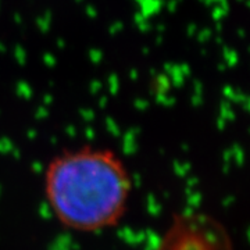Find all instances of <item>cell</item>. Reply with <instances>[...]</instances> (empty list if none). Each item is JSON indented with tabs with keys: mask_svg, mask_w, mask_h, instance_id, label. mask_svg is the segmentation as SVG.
<instances>
[{
	"mask_svg": "<svg viewBox=\"0 0 250 250\" xmlns=\"http://www.w3.org/2000/svg\"><path fill=\"white\" fill-rule=\"evenodd\" d=\"M131 192L129 171L107 147L65 150L46 167V200L59 223L78 232L117 225L126 213Z\"/></svg>",
	"mask_w": 250,
	"mask_h": 250,
	"instance_id": "1",
	"label": "cell"
},
{
	"mask_svg": "<svg viewBox=\"0 0 250 250\" xmlns=\"http://www.w3.org/2000/svg\"><path fill=\"white\" fill-rule=\"evenodd\" d=\"M156 250H233L228 229L213 215L177 213Z\"/></svg>",
	"mask_w": 250,
	"mask_h": 250,
	"instance_id": "2",
	"label": "cell"
}]
</instances>
